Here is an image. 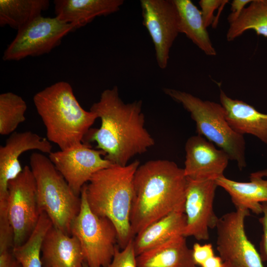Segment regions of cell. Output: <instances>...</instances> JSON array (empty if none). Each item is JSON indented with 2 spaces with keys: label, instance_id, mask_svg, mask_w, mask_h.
<instances>
[{
  "label": "cell",
  "instance_id": "cell-7",
  "mask_svg": "<svg viewBox=\"0 0 267 267\" xmlns=\"http://www.w3.org/2000/svg\"><path fill=\"white\" fill-rule=\"evenodd\" d=\"M81 208L71 227V235L79 240L88 267H107L112 260L118 244L114 224L107 218L97 216L87 202L85 185L81 195Z\"/></svg>",
  "mask_w": 267,
  "mask_h": 267
},
{
  "label": "cell",
  "instance_id": "cell-21",
  "mask_svg": "<svg viewBox=\"0 0 267 267\" xmlns=\"http://www.w3.org/2000/svg\"><path fill=\"white\" fill-rule=\"evenodd\" d=\"M250 181L239 182L224 176L215 181L229 195L236 209L251 211L259 215L262 213L261 203L267 202V180L250 175Z\"/></svg>",
  "mask_w": 267,
  "mask_h": 267
},
{
  "label": "cell",
  "instance_id": "cell-1",
  "mask_svg": "<svg viewBox=\"0 0 267 267\" xmlns=\"http://www.w3.org/2000/svg\"><path fill=\"white\" fill-rule=\"evenodd\" d=\"M142 101L125 103L115 86L104 90L90 111L101 121L98 129H90L83 142L96 143V149L113 164L126 166L134 156L145 153L155 140L144 126Z\"/></svg>",
  "mask_w": 267,
  "mask_h": 267
},
{
  "label": "cell",
  "instance_id": "cell-24",
  "mask_svg": "<svg viewBox=\"0 0 267 267\" xmlns=\"http://www.w3.org/2000/svg\"><path fill=\"white\" fill-rule=\"evenodd\" d=\"M250 30L267 37V0H252L238 19L229 24L226 39L232 41Z\"/></svg>",
  "mask_w": 267,
  "mask_h": 267
},
{
  "label": "cell",
  "instance_id": "cell-3",
  "mask_svg": "<svg viewBox=\"0 0 267 267\" xmlns=\"http://www.w3.org/2000/svg\"><path fill=\"white\" fill-rule=\"evenodd\" d=\"M139 165L138 160L126 166L113 164L95 173L85 185L90 209L114 224L117 231L118 245L121 249L134 238L130 217L134 176Z\"/></svg>",
  "mask_w": 267,
  "mask_h": 267
},
{
  "label": "cell",
  "instance_id": "cell-11",
  "mask_svg": "<svg viewBox=\"0 0 267 267\" xmlns=\"http://www.w3.org/2000/svg\"><path fill=\"white\" fill-rule=\"evenodd\" d=\"M104 156L101 150L82 142L64 150L51 152L48 158L79 196L83 186L95 173L113 165Z\"/></svg>",
  "mask_w": 267,
  "mask_h": 267
},
{
  "label": "cell",
  "instance_id": "cell-32",
  "mask_svg": "<svg viewBox=\"0 0 267 267\" xmlns=\"http://www.w3.org/2000/svg\"><path fill=\"white\" fill-rule=\"evenodd\" d=\"M252 0H233L231 3V13L228 15L227 20L229 24H231L240 15L243 9L248 5Z\"/></svg>",
  "mask_w": 267,
  "mask_h": 267
},
{
  "label": "cell",
  "instance_id": "cell-15",
  "mask_svg": "<svg viewBox=\"0 0 267 267\" xmlns=\"http://www.w3.org/2000/svg\"><path fill=\"white\" fill-rule=\"evenodd\" d=\"M30 150L50 154L52 145L46 138L31 131L14 132L0 147V201L6 200L8 184L23 171L19 158Z\"/></svg>",
  "mask_w": 267,
  "mask_h": 267
},
{
  "label": "cell",
  "instance_id": "cell-34",
  "mask_svg": "<svg viewBox=\"0 0 267 267\" xmlns=\"http://www.w3.org/2000/svg\"><path fill=\"white\" fill-rule=\"evenodd\" d=\"M251 175L254 176L261 178H263L264 177H267V169L253 173H251Z\"/></svg>",
  "mask_w": 267,
  "mask_h": 267
},
{
  "label": "cell",
  "instance_id": "cell-2",
  "mask_svg": "<svg viewBox=\"0 0 267 267\" xmlns=\"http://www.w3.org/2000/svg\"><path fill=\"white\" fill-rule=\"evenodd\" d=\"M187 178L183 169L168 160L139 165L134 179L130 221L135 236L166 215L184 212Z\"/></svg>",
  "mask_w": 267,
  "mask_h": 267
},
{
  "label": "cell",
  "instance_id": "cell-28",
  "mask_svg": "<svg viewBox=\"0 0 267 267\" xmlns=\"http://www.w3.org/2000/svg\"><path fill=\"white\" fill-rule=\"evenodd\" d=\"M228 2L227 0H200L199 1L203 22L207 28L215 21V11Z\"/></svg>",
  "mask_w": 267,
  "mask_h": 267
},
{
  "label": "cell",
  "instance_id": "cell-4",
  "mask_svg": "<svg viewBox=\"0 0 267 267\" xmlns=\"http://www.w3.org/2000/svg\"><path fill=\"white\" fill-rule=\"evenodd\" d=\"M33 102L46 129L47 139L64 150L83 142L98 118L80 104L71 85L59 81L36 93Z\"/></svg>",
  "mask_w": 267,
  "mask_h": 267
},
{
  "label": "cell",
  "instance_id": "cell-19",
  "mask_svg": "<svg viewBox=\"0 0 267 267\" xmlns=\"http://www.w3.org/2000/svg\"><path fill=\"white\" fill-rule=\"evenodd\" d=\"M136 262L138 267H198L183 235L137 256Z\"/></svg>",
  "mask_w": 267,
  "mask_h": 267
},
{
  "label": "cell",
  "instance_id": "cell-13",
  "mask_svg": "<svg viewBox=\"0 0 267 267\" xmlns=\"http://www.w3.org/2000/svg\"><path fill=\"white\" fill-rule=\"evenodd\" d=\"M184 204L186 217L183 236L197 240L209 239V229L216 228L219 218L214 210L215 180H195L187 178Z\"/></svg>",
  "mask_w": 267,
  "mask_h": 267
},
{
  "label": "cell",
  "instance_id": "cell-35",
  "mask_svg": "<svg viewBox=\"0 0 267 267\" xmlns=\"http://www.w3.org/2000/svg\"><path fill=\"white\" fill-rule=\"evenodd\" d=\"M223 267H235L230 265L229 264H228L227 263L223 262Z\"/></svg>",
  "mask_w": 267,
  "mask_h": 267
},
{
  "label": "cell",
  "instance_id": "cell-8",
  "mask_svg": "<svg viewBox=\"0 0 267 267\" xmlns=\"http://www.w3.org/2000/svg\"><path fill=\"white\" fill-rule=\"evenodd\" d=\"M75 30L72 24L56 17L41 15L17 31L5 49L2 59L19 61L48 53L61 43L65 36Z\"/></svg>",
  "mask_w": 267,
  "mask_h": 267
},
{
  "label": "cell",
  "instance_id": "cell-29",
  "mask_svg": "<svg viewBox=\"0 0 267 267\" xmlns=\"http://www.w3.org/2000/svg\"><path fill=\"white\" fill-rule=\"evenodd\" d=\"M192 250L193 258L195 264L201 267L208 259L215 256L212 245L210 243L201 245L195 243Z\"/></svg>",
  "mask_w": 267,
  "mask_h": 267
},
{
  "label": "cell",
  "instance_id": "cell-16",
  "mask_svg": "<svg viewBox=\"0 0 267 267\" xmlns=\"http://www.w3.org/2000/svg\"><path fill=\"white\" fill-rule=\"evenodd\" d=\"M43 267H83L84 257L78 239L53 225L42 246Z\"/></svg>",
  "mask_w": 267,
  "mask_h": 267
},
{
  "label": "cell",
  "instance_id": "cell-27",
  "mask_svg": "<svg viewBox=\"0 0 267 267\" xmlns=\"http://www.w3.org/2000/svg\"><path fill=\"white\" fill-rule=\"evenodd\" d=\"M134 239L121 251L117 245L112 260L107 267H138Z\"/></svg>",
  "mask_w": 267,
  "mask_h": 267
},
{
  "label": "cell",
  "instance_id": "cell-22",
  "mask_svg": "<svg viewBox=\"0 0 267 267\" xmlns=\"http://www.w3.org/2000/svg\"><path fill=\"white\" fill-rule=\"evenodd\" d=\"M178 15L179 33L184 34L208 56L216 50L205 26L201 10L190 0H174Z\"/></svg>",
  "mask_w": 267,
  "mask_h": 267
},
{
  "label": "cell",
  "instance_id": "cell-36",
  "mask_svg": "<svg viewBox=\"0 0 267 267\" xmlns=\"http://www.w3.org/2000/svg\"><path fill=\"white\" fill-rule=\"evenodd\" d=\"M83 267H88L87 264L85 262L84 263Z\"/></svg>",
  "mask_w": 267,
  "mask_h": 267
},
{
  "label": "cell",
  "instance_id": "cell-10",
  "mask_svg": "<svg viewBox=\"0 0 267 267\" xmlns=\"http://www.w3.org/2000/svg\"><path fill=\"white\" fill-rule=\"evenodd\" d=\"M250 211L237 209L219 218L217 250L223 262L235 267H264L259 253L249 240L245 221Z\"/></svg>",
  "mask_w": 267,
  "mask_h": 267
},
{
  "label": "cell",
  "instance_id": "cell-33",
  "mask_svg": "<svg viewBox=\"0 0 267 267\" xmlns=\"http://www.w3.org/2000/svg\"><path fill=\"white\" fill-rule=\"evenodd\" d=\"M223 262L220 256H214L202 265L201 267H223Z\"/></svg>",
  "mask_w": 267,
  "mask_h": 267
},
{
  "label": "cell",
  "instance_id": "cell-26",
  "mask_svg": "<svg viewBox=\"0 0 267 267\" xmlns=\"http://www.w3.org/2000/svg\"><path fill=\"white\" fill-rule=\"evenodd\" d=\"M27 106L20 96L7 92L0 94V134H11L24 122Z\"/></svg>",
  "mask_w": 267,
  "mask_h": 267
},
{
  "label": "cell",
  "instance_id": "cell-18",
  "mask_svg": "<svg viewBox=\"0 0 267 267\" xmlns=\"http://www.w3.org/2000/svg\"><path fill=\"white\" fill-rule=\"evenodd\" d=\"M220 100L227 122L236 133L252 134L267 144V114L242 100L229 97L222 89Z\"/></svg>",
  "mask_w": 267,
  "mask_h": 267
},
{
  "label": "cell",
  "instance_id": "cell-30",
  "mask_svg": "<svg viewBox=\"0 0 267 267\" xmlns=\"http://www.w3.org/2000/svg\"><path fill=\"white\" fill-rule=\"evenodd\" d=\"M263 216L259 221L262 226L263 234L260 242V255L262 262H267V202L261 203Z\"/></svg>",
  "mask_w": 267,
  "mask_h": 267
},
{
  "label": "cell",
  "instance_id": "cell-6",
  "mask_svg": "<svg viewBox=\"0 0 267 267\" xmlns=\"http://www.w3.org/2000/svg\"><path fill=\"white\" fill-rule=\"evenodd\" d=\"M164 91L190 113L195 122L198 134L224 150L230 160L236 162L240 170L246 166L244 136L236 133L231 128L226 119L225 111L221 103L203 100L178 89L165 88Z\"/></svg>",
  "mask_w": 267,
  "mask_h": 267
},
{
  "label": "cell",
  "instance_id": "cell-14",
  "mask_svg": "<svg viewBox=\"0 0 267 267\" xmlns=\"http://www.w3.org/2000/svg\"><path fill=\"white\" fill-rule=\"evenodd\" d=\"M185 151L183 170L188 179L216 180L224 176L230 160L228 154L203 136L197 134L188 138Z\"/></svg>",
  "mask_w": 267,
  "mask_h": 267
},
{
  "label": "cell",
  "instance_id": "cell-9",
  "mask_svg": "<svg viewBox=\"0 0 267 267\" xmlns=\"http://www.w3.org/2000/svg\"><path fill=\"white\" fill-rule=\"evenodd\" d=\"M7 212L13 231L14 247L20 246L33 232L41 214L35 179L27 165L8 182Z\"/></svg>",
  "mask_w": 267,
  "mask_h": 267
},
{
  "label": "cell",
  "instance_id": "cell-17",
  "mask_svg": "<svg viewBox=\"0 0 267 267\" xmlns=\"http://www.w3.org/2000/svg\"><path fill=\"white\" fill-rule=\"evenodd\" d=\"M123 0H55V17L72 24L76 30L90 23L96 17L117 12Z\"/></svg>",
  "mask_w": 267,
  "mask_h": 267
},
{
  "label": "cell",
  "instance_id": "cell-20",
  "mask_svg": "<svg viewBox=\"0 0 267 267\" xmlns=\"http://www.w3.org/2000/svg\"><path fill=\"white\" fill-rule=\"evenodd\" d=\"M186 217L175 211L151 223L137 234L134 243L137 256L179 235H183Z\"/></svg>",
  "mask_w": 267,
  "mask_h": 267
},
{
  "label": "cell",
  "instance_id": "cell-5",
  "mask_svg": "<svg viewBox=\"0 0 267 267\" xmlns=\"http://www.w3.org/2000/svg\"><path fill=\"white\" fill-rule=\"evenodd\" d=\"M30 165L36 181L40 212L48 216L54 227L71 235V224L80 210L81 197L43 154H32Z\"/></svg>",
  "mask_w": 267,
  "mask_h": 267
},
{
  "label": "cell",
  "instance_id": "cell-12",
  "mask_svg": "<svg viewBox=\"0 0 267 267\" xmlns=\"http://www.w3.org/2000/svg\"><path fill=\"white\" fill-rule=\"evenodd\" d=\"M143 24L154 45L158 66H168L171 48L179 33L178 15L174 0H141Z\"/></svg>",
  "mask_w": 267,
  "mask_h": 267
},
{
  "label": "cell",
  "instance_id": "cell-23",
  "mask_svg": "<svg viewBox=\"0 0 267 267\" xmlns=\"http://www.w3.org/2000/svg\"><path fill=\"white\" fill-rule=\"evenodd\" d=\"M48 0H0V26L17 31L48 9Z\"/></svg>",
  "mask_w": 267,
  "mask_h": 267
},
{
  "label": "cell",
  "instance_id": "cell-31",
  "mask_svg": "<svg viewBox=\"0 0 267 267\" xmlns=\"http://www.w3.org/2000/svg\"><path fill=\"white\" fill-rule=\"evenodd\" d=\"M13 248H0V267H22L15 257Z\"/></svg>",
  "mask_w": 267,
  "mask_h": 267
},
{
  "label": "cell",
  "instance_id": "cell-25",
  "mask_svg": "<svg viewBox=\"0 0 267 267\" xmlns=\"http://www.w3.org/2000/svg\"><path fill=\"white\" fill-rule=\"evenodd\" d=\"M52 226L49 218L41 215L36 227L26 242L13 247V254L22 267H43L42 246L46 233Z\"/></svg>",
  "mask_w": 267,
  "mask_h": 267
}]
</instances>
